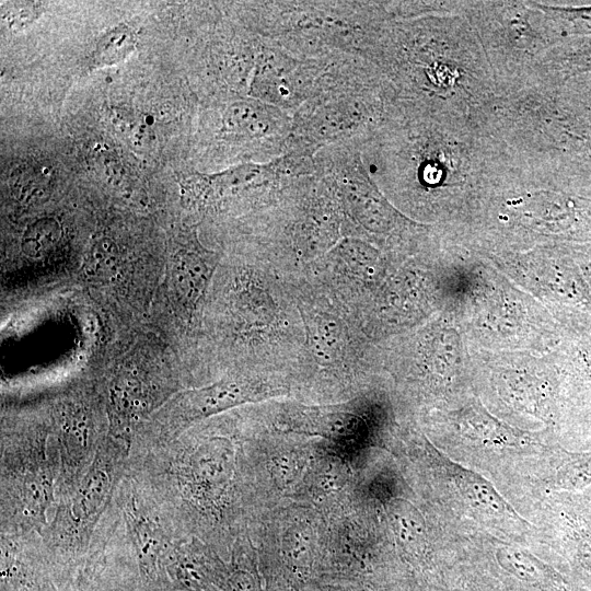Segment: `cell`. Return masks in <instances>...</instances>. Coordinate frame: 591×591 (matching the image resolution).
I'll return each instance as SVG.
<instances>
[{"mask_svg":"<svg viewBox=\"0 0 591 591\" xmlns=\"http://www.w3.org/2000/svg\"><path fill=\"white\" fill-rule=\"evenodd\" d=\"M455 478L466 494L478 503L498 512L506 511L508 506L484 480L465 471L457 472Z\"/></svg>","mask_w":591,"mask_h":591,"instance_id":"obj_12","label":"cell"},{"mask_svg":"<svg viewBox=\"0 0 591 591\" xmlns=\"http://www.w3.org/2000/svg\"><path fill=\"white\" fill-rule=\"evenodd\" d=\"M173 267V282L176 291L186 300H193L204 280L205 265L200 257L193 253L177 255Z\"/></svg>","mask_w":591,"mask_h":591,"instance_id":"obj_10","label":"cell"},{"mask_svg":"<svg viewBox=\"0 0 591 591\" xmlns=\"http://www.w3.org/2000/svg\"><path fill=\"white\" fill-rule=\"evenodd\" d=\"M0 470L1 534L40 533L59 477L47 413L3 416Z\"/></svg>","mask_w":591,"mask_h":591,"instance_id":"obj_3","label":"cell"},{"mask_svg":"<svg viewBox=\"0 0 591 591\" xmlns=\"http://www.w3.org/2000/svg\"><path fill=\"white\" fill-rule=\"evenodd\" d=\"M135 38L131 30L120 24L104 34L93 53L95 65H113L129 55L134 49Z\"/></svg>","mask_w":591,"mask_h":591,"instance_id":"obj_9","label":"cell"},{"mask_svg":"<svg viewBox=\"0 0 591 591\" xmlns=\"http://www.w3.org/2000/svg\"><path fill=\"white\" fill-rule=\"evenodd\" d=\"M61 233L55 218H40L25 229L21 240L22 252L31 258H39L57 245Z\"/></svg>","mask_w":591,"mask_h":591,"instance_id":"obj_8","label":"cell"},{"mask_svg":"<svg viewBox=\"0 0 591 591\" xmlns=\"http://www.w3.org/2000/svg\"><path fill=\"white\" fill-rule=\"evenodd\" d=\"M380 69L356 55H335L316 92L292 115L285 153L315 157L323 148L364 139L380 124Z\"/></svg>","mask_w":591,"mask_h":591,"instance_id":"obj_1","label":"cell"},{"mask_svg":"<svg viewBox=\"0 0 591 591\" xmlns=\"http://www.w3.org/2000/svg\"><path fill=\"white\" fill-rule=\"evenodd\" d=\"M282 543L289 559L293 561L305 560L313 549V531L303 524L294 525L286 532Z\"/></svg>","mask_w":591,"mask_h":591,"instance_id":"obj_13","label":"cell"},{"mask_svg":"<svg viewBox=\"0 0 591 591\" xmlns=\"http://www.w3.org/2000/svg\"><path fill=\"white\" fill-rule=\"evenodd\" d=\"M1 591H54V576L39 533L4 535Z\"/></svg>","mask_w":591,"mask_h":591,"instance_id":"obj_7","label":"cell"},{"mask_svg":"<svg viewBox=\"0 0 591 591\" xmlns=\"http://www.w3.org/2000/svg\"><path fill=\"white\" fill-rule=\"evenodd\" d=\"M346 479V466L339 460H327L316 472L315 488L323 493H332L338 490Z\"/></svg>","mask_w":591,"mask_h":591,"instance_id":"obj_14","label":"cell"},{"mask_svg":"<svg viewBox=\"0 0 591 591\" xmlns=\"http://www.w3.org/2000/svg\"><path fill=\"white\" fill-rule=\"evenodd\" d=\"M47 418L59 460L57 499L82 479L108 434L103 391L94 385L68 389L51 402Z\"/></svg>","mask_w":591,"mask_h":591,"instance_id":"obj_6","label":"cell"},{"mask_svg":"<svg viewBox=\"0 0 591 591\" xmlns=\"http://www.w3.org/2000/svg\"><path fill=\"white\" fill-rule=\"evenodd\" d=\"M394 532L401 543L415 546L421 543L424 532L418 512L407 502L396 500L390 507Z\"/></svg>","mask_w":591,"mask_h":591,"instance_id":"obj_11","label":"cell"},{"mask_svg":"<svg viewBox=\"0 0 591 591\" xmlns=\"http://www.w3.org/2000/svg\"><path fill=\"white\" fill-rule=\"evenodd\" d=\"M113 505L123 520L143 587L173 588L169 570L187 541L162 508L150 487L127 468Z\"/></svg>","mask_w":591,"mask_h":591,"instance_id":"obj_5","label":"cell"},{"mask_svg":"<svg viewBox=\"0 0 591 591\" xmlns=\"http://www.w3.org/2000/svg\"><path fill=\"white\" fill-rule=\"evenodd\" d=\"M250 9L254 35L302 59L336 53L363 58L383 23L375 2L260 1Z\"/></svg>","mask_w":591,"mask_h":591,"instance_id":"obj_2","label":"cell"},{"mask_svg":"<svg viewBox=\"0 0 591 591\" xmlns=\"http://www.w3.org/2000/svg\"><path fill=\"white\" fill-rule=\"evenodd\" d=\"M131 445L109 433L77 486L55 502L39 533L54 579L65 588L86 564L95 534L112 507L129 462Z\"/></svg>","mask_w":591,"mask_h":591,"instance_id":"obj_4","label":"cell"}]
</instances>
